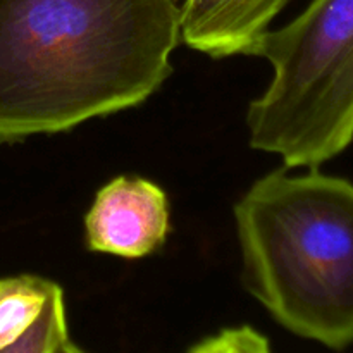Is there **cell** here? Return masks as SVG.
I'll list each match as a JSON object with an SVG mask.
<instances>
[{
	"label": "cell",
	"instance_id": "obj_1",
	"mask_svg": "<svg viewBox=\"0 0 353 353\" xmlns=\"http://www.w3.org/2000/svg\"><path fill=\"white\" fill-rule=\"evenodd\" d=\"M179 38L176 0H0V143L145 102Z\"/></svg>",
	"mask_w": 353,
	"mask_h": 353
},
{
	"label": "cell",
	"instance_id": "obj_2",
	"mask_svg": "<svg viewBox=\"0 0 353 353\" xmlns=\"http://www.w3.org/2000/svg\"><path fill=\"white\" fill-rule=\"evenodd\" d=\"M245 286L296 336L353 345V183L310 169L257 179L234 205Z\"/></svg>",
	"mask_w": 353,
	"mask_h": 353
},
{
	"label": "cell",
	"instance_id": "obj_3",
	"mask_svg": "<svg viewBox=\"0 0 353 353\" xmlns=\"http://www.w3.org/2000/svg\"><path fill=\"white\" fill-rule=\"evenodd\" d=\"M252 55L272 65L265 92L250 103L255 150L286 169H317L353 141V0H312L279 30H268Z\"/></svg>",
	"mask_w": 353,
	"mask_h": 353
},
{
	"label": "cell",
	"instance_id": "obj_4",
	"mask_svg": "<svg viewBox=\"0 0 353 353\" xmlns=\"http://www.w3.org/2000/svg\"><path fill=\"white\" fill-rule=\"evenodd\" d=\"M85 230L90 250L124 259L147 257L169 233L165 192L143 178L112 179L97 193Z\"/></svg>",
	"mask_w": 353,
	"mask_h": 353
},
{
	"label": "cell",
	"instance_id": "obj_5",
	"mask_svg": "<svg viewBox=\"0 0 353 353\" xmlns=\"http://www.w3.org/2000/svg\"><path fill=\"white\" fill-rule=\"evenodd\" d=\"M288 0H185L179 37L214 59L252 55Z\"/></svg>",
	"mask_w": 353,
	"mask_h": 353
},
{
	"label": "cell",
	"instance_id": "obj_6",
	"mask_svg": "<svg viewBox=\"0 0 353 353\" xmlns=\"http://www.w3.org/2000/svg\"><path fill=\"white\" fill-rule=\"evenodd\" d=\"M55 286L57 283L31 274L0 279V350L33 326Z\"/></svg>",
	"mask_w": 353,
	"mask_h": 353
},
{
	"label": "cell",
	"instance_id": "obj_7",
	"mask_svg": "<svg viewBox=\"0 0 353 353\" xmlns=\"http://www.w3.org/2000/svg\"><path fill=\"white\" fill-rule=\"evenodd\" d=\"M68 340L64 293L57 285L33 326L16 343L0 350V353H57Z\"/></svg>",
	"mask_w": 353,
	"mask_h": 353
},
{
	"label": "cell",
	"instance_id": "obj_8",
	"mask_svg": "<svg viewBox=\"0 0 353 353\" xmlns=\"http://www.w3.org/2000/svg\"><path fill=\"white\" fill-rule=\"evenodd\" d=\"M265 336L250 326L226 327L193 345L186 353H257Z\"/></svg>",
	"mask_w": 353,
	"mask_h": 353
},
{
	"label": "cell",
	"instance_id": "obj_9",
	"mask_svg": "<svg viewBox=\"0 0 353 353\" xmlns=\"http://www.w3.org/2000/svg\"><path fill=\"white\" fill-rule=\"evenodd\" d=\"M64 352L65 353H86L85 350H81L79 347H76V345H72L71 341H68V343L64 345Z\"/></svg>",
	"mask_w": 353,
	"mask_h": 353
},
{
	"label": "cell",
	"instance_id": "obj_10",
	"mask_svg": "<svg viewBox=\"0 0 353 353\" xmlns=\"http://www.w3.org/2000/svg\"><path fill=\"white\" fill-rule=\"evenodd\" d=\"M257 353H272V352H271V347H269V341H268V338H265V340L262 341V343H261V347H259Z\"/></svg>",
	"mask_w": 353,
	"mask_h": 353
}]
</instances>
